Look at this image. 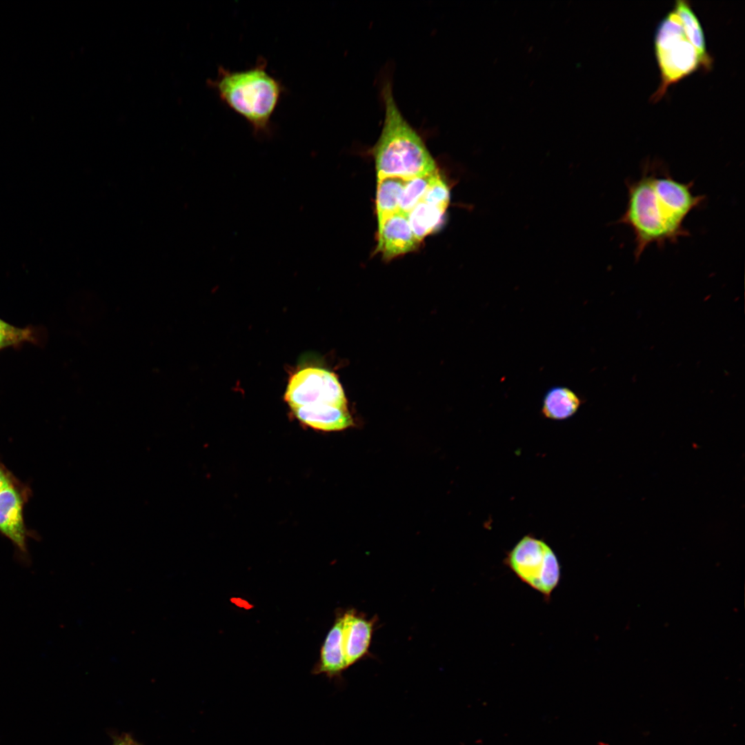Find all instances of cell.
<instances>
[{"mask_svg": "<svg viewBox=\"0 0 745 745\" xmlns=\"http://www.w3.org/2000/svg\"><path fill=\"white\" fill-rule=\"evenodd\" d=\"M408 180L397 176L377 177L376 212L378 225L399 211L402 192Z\"/></svg>", "mask_w": 745, "mask_h": 745, "instance_id": "13", "label": "cell"}, {"mask_svg": "<svg viewBox=\"0 0 745 745\" xmlns=\"http://www.w3.org/2000/svg\"><path fill=\"white\" fill-rule=\"evenodd\" d=\"M284 399L290 408L326 405L348 407V401L337 375L317 367H307L294 373L288 381Z\"/></svg>", "mask_w": 745, "mask_h": 745, "instance_id": "6", "label": "cell"}, {"mask_svg": "<svg viewBox=\"0 0 745 745\" xmlns=\"http://www.w3.org/2000/svg\"><path fill=\"white\" fill-rule=\"evenodd\" d=\"M440 177L441 175L437 170L408 179L402 192L399 211L408 215L409 212L422 199L430 187Z\"/></svg>", "mask_w": 745, "mask_h": 745, "instance_id": "16", "label": "cell"}, {"mask_svg": "<svg viewBox=\"0 0 745 745\" xmlns=\"http://www.w3.org/2000/svg\"><path fill=\"white\" fill-rule=\"evenodd\" d=\"M446 210L420 201L408 214L410 228L421 242L441 224Z\"/></svg>", "mask_w": 745, "mask_h": 745, "instance_id": "15", "label": "cell"}, {"mask_svg": "<svg viewBox=\"0 0 745 745\" xmlns=\"http://www.w3.org/2000/svg\"><path fill=\"white\" fill-rule=\"evenodd\" d=\"M207 83L224 104L249 123L255 137L270 136L271 118L286 90L268 72L264 58L259 57L255 66L246 70L219 66L216 78Z\"/></svg>", "mask_w": 745, "mask_h": 745, "instance_id": "3", "label": "cell"}, {"mask_svg": "<svg viewBox=\"0 0 745 745\" xmlns=\"http://www.w3.org/2000/svg\"><path fill=\"white\" fill-rule=\"evenodd\" d=\"M384 119L379 136L370 148L377 177L397 176L405 179L438 170L419 132L404 117L393 95L391 78L381 82Z\"/></svg>", "mask_w": 745, "mask_h": 745, "instance_id": "2", "label": "cell"}, {"mask_svg": "<svg viewBox=\"0 0 745 745\" xmlns=\"http://www.w3.org/2000/svg\"><path fill=\"white\" fill-rule=\"evenodd\" d=\"M680 19L685 35L695 49L700 68L705 72L711 70L713 59L708 53L701 23L688 1L677 0L673 9Z\"/></svg>", "mask_w": 745, "mask_h": 745, "instance_id": "12", "label": "cell"}, {"mask_svg": "<svg viewBox=\"0 0 745 745\" xmlns=\"http://www.w3.org/2000/svg\"><path fill=\"white\" fill-rule=\"evenodd\" d=\"M342 634V610L336 613L332 626L328 632L320 649L318 662L313 674H324L330 679H339L346 670Z\"/></svg>", "mask_w": 745, "mask_h": 745, "instance_id": "10", "label": "cell"}, {"mask_svg": "<svg viewBox=\"0 0 745 745\" xmlns=\"http://www.w3.org/2000/svg\"><path fill=\"white\" fill-rule=\"evenodd\" d=\"M112 745H139L129 734H123L115 738Z\"/></svg>", "mask_w": 745, "mask_h": 745, "instance_id": "20", "label": "cell"}, {"mask_svg": "<svg viewBox=\"0 0 745 745\" xmlns=\"http://www.w3.org/2000/svg\"><path fill=\"white\" fill-rule=\"evenodd\" d=\"M421 242L408 222V216L399 211L378 225L376 252L386 261L414 251Z\"/></svg>", "mask_w": 745, "mask_h": 745, "instance_id": "9", "label": "cell"}, {"mask_svg": "<svg viewBox=\"0 0 745 745\" xmlns=\"http://www.w3.org/2000/svg\"><path fill=\"white\" fill-rule=\"evenodd\" d=\"M377 617H367L354 608L342 610L344 653L347 668L369 655Z\"/></svg>", "mask_w": 745, "mask_h": 745, "instance_id": "8", "label": "cell"}, {"mask_svg": "<svg viewBox=\"0 0 745 745\" xmlns=\"http://www.w3.org/2000/svg\"><path fill=\"white\" fill-rule=\"evenodd\" d=\"M17 477L0 461V490L15 481Z\"/></svg>", "mask_w": 745, "mask_h": 745, "instance_id": "19", "label": "cell"}, {"mask_svg": "<svg viewBox=\"0 0 745 745\" xmlns=\"http://www.w3.org/2000/svg\"><path fill=\"white\" fill-rule=\"evenodd\" d=\"M504 564L546 602L561 580V565L556 554L547 543L533 535L520 539L506 553Z\"/></svg>", "mask_w": 745, "mask_h": 745, "instance_id": "5", "label": "cell"}, {"mask_svg": "<svg viewBox=\"0 0 745 745\" xmlns=\"http://www.w3.org/2000/svg\"><path fill=\"white\" fill-rule=\"evenodd\" d=\"M304 425L323 431H337L353 424L348 408L334 406H302L290 408Z\"/></svg>", "mask_w": 745, "mask_h": 745, "instance_id": "11", "label": "cell"}, {"mask_svg": "<svg viewBox=\"0 0 745 745\" xmlns=\"http://www.w3.org/2000/svg\"><path fill=\"white\" fill-rule=\"evenodd\" d=\"M580 404V399L574 391L566 387L555 386L546 393L542 413L548 419L564 420L573 416Z\"/></svg>", "mask_w": 745, "mask_h": 745, "instance_id": "14", "label": "cell"}, {"mask_svg": "<svg viewBox=\"0 0 745 745\" xmlns=\"http://www.w3.org/2000/svg\"><path fill=\"white\" fill-rule=\"evenodd\" d=\"M32 495L29 484L18 478L0 490V534L12 542L17 557L25 563L30 559L28 539H38L24 519V508Z\"/></svg>", "mask_w": 745, "mask_h": 745, "instance_id": "7", "label": "cell"}, {"mask_svg": "<svg viewBox=\"0 0 745 745\" xmlns=\"http://www.w3.org/2000/svg\"><path fill=\"white\" fill-rule=\"evenodd\" d=\"M661 82L651 101H658L668 88L700 68L698 55L686 38L680 19L674 10L659 23L654 40Z\"/></svg>", "mask_w": 745, "mask_h": 745, "instance_id": "4", "label": "cell"}, {"mask_svg": "<svg viewBox=\"0 0 745 745\" xmlns=\"http://www.w3.org/2000/svg\"><path fill=\"white\" fill-rule=\"evenodd\" d=\"M35 341V335L32 328L15 327L0 319V350L23 342Z\"/></svg>", "mask_w": 745, "mask_h": 745, "instance_id": "17", "label": "cell"}, {"mask_svg": "<svg viewBox=\"0 0 745 745\" xmlns=\"http://www.w3.org/2000/svg\"><path fill=\"white\" fill-rule=\"evenodd\" d=\"M693 186L675 179L657 161L645 162L641 177L626 182L627 204L618 223L633 232L635 259L650 245L662 247L689 235L684 220L706 199L693 193Z\"/></svg>", "mask_w": 745, "mask_h": 745, "instance_id": "1", "label": "cell"}, {"mask_svg": "<svg viewBox=\"0 0 745 745\" xmlns=\"http://www.w3.org/2000/svg\"><path fill=\"white\" fill-rule=\"evenodd\" d=\"M421 201L446 210L450 201V191L441 177L430 187Z\"/></svg>", "mask_w": 745, "mask_h": 745, "instance_id": "18", "label": "cell"}]
</instances>
